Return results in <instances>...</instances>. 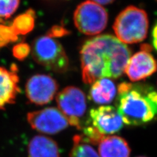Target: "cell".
<instances>
[{
	"mask_svg": "<svg viewBox=\"0 0 157 157\" xmlns=\"http://www.w3.org/2000/svg\"><path fill=\"white\" fill-rule=\"evenodd\" d=\"M131 55L126 44L109 34L88 39L80 51L83 82L93 84L100 78L121 77Z\"/></svg>",
	"mask_w": 157,
	"mask_h": 157,
	"instance_id": "cell-1",
	"label": "cell"
},
{
	"mask_svg": "<svg viewBox=\"0 0 157 157\" xmlns=\"http://www.w3.org/2000/svg\"><path fill=\"white\" fill-rule=\"evenodd\" d=\"M117 110L125 124L140 126L157 117V92L145 83L123 82L117 88Z\"/></svg>",
	"mask_w": 157,
	"mask_h": 157,
	"instance_id": "cell-2",
	"label": "cell"
},
{
	"mask_svg": "<svg viewBox=\"0 0 157 157\" xmlns=\"http://www.w3.org/2000/svg\"><path fill=\"white\" fill-rule=\"evenodd\" d=\"M113 28L117 38L124 44L143 41L147 36L149 18L144 9L130 6L125 8L115 19Z\"/></svg>",
	"mask_w": 157,
	"mask_h": 157,
	"instance_id": "cell-3",
	"label": "cell"
},
{
	"mask_svg": "<svg viewBox=\"0 0 157 157\" xmlns=\"http://www.w3.org/2000/svg\"><path fill=\"white\" fill-rule=\"evenodd\" d=\"M32 55L35 61L47 70L56 73L67 70L69 60L64 48L55 38L47 35L35 39Z\"/></svg>",
	"mask_w": 157,
	"mask_h": 157,
	"instance_id": "cell-4",
	"label": "cell"
},
{
	"mask_svg": "<svg viewBox=\"0 0 157 157\" xmlns=\"http://www.w3.org/2000/svg\"><path fill=\"white\" fill-rule=\"evenodd\" d=\"M78 30L87 36H94L104 31L108 22L106 10L90 0L78 5L73 15Z\"/></svg>",
	"mask_w": 157,
	"mask_h": 157,
	"instance_id": "cell-5",
	"label": "cell"
},
{
	"mask_svg": "<svg viewBox=\"0 0 157 157\" xmlns=\"http://www.w3.org/2000/svg\"><path fill=\"white\" fill-rule=\"evenodd\" d=\"M56 100L58 109L67 118L69 124L81 129V119L86 110L85 93L75 86H67L58 93Z\"/></svg>",
	"mask_w": 157,
	"mask_h": 157,
	"instance_id": "cell-6",
	"label": "cell"
},
{
	"mask_svg": "<svg viewBox=\"0 0 157 157\" xmlns=\"http://www.w3.org/2000/svg\"><path fill=\"white\" fill-rule=\"evenodd\" d=\"M27 121L33 130L47 134H55L68 126L67 118L55 107L29 112L27 114Z\"/></svg>",
	"mask_w": 157,
	"mask_h": 157,
	"instance_id": "cell-7",
	"label": "cell"
},
{
	"mask_svg": "<svg viewBox=\"0 0 157 157\" xmlns=\"http://www.w3.org/2000/svg\"><path fill=\"white\" fill-rule=\"evenodd\" d=\"M58 90L55 78L48 75L36 74L28 80L25 86L26 96L32 104L43 105L50 103Z\"/></svg>",
	"mask_w": 157,
	"mask_h": 157,
	"instance_id": "cell-8",
	"label": "cell"
},
{
	"mask_svg": "<svg viewBox=\"0 0 157 157\" xmlns=\"http://www.w3.org/2000/svg\"><path fill=\"white\" fill-rule=\"evenodd\" d=\"M151 51L149 44H143L140 51L130 57L124 72L131 81L145 80L157 71V60Z\"/></svg>",
	"mask_w": 157,
	"mask_h": 157,
	"instance_id": "cell-9",
	"label": "cell"
},
{
	"mask_svg": "<svg viewBox=\"0 0 157 157\" xmlns=\"http://www.w3.org/2000/svg\"><path fill=\"white\" fill-rule=\"evenodd\" d=\"M89 116L91 126L104 136L116 133L123 127V120L117 109L113 106L94 108L90 110Z\"/></svg>",
	"mask_w": 157,
	"mask_h": 157,
	"instance_id": "cell-10",
	"label": "cell"
},
{
	"mask_svg": "<svg viewBox=\"0 0 157 157\" xmlns=\"http://www.w3.org/2000/svg\"><path fill=\"white\" fill-rule=\"evenodd\" d=\"M17 66L13 64L11 70L0 66V110H5L9 105L15 103L21 92Z\"/></svg>",
	"mask_w": 157,
	"mask_h": 157,
	"instance_id": "cell-11",
	"label": "cell"
},
{
	"mask_svg": "<svg viewBox=\"0 0 157 157\" xmlns=\"http://www.w3.org/2000/svg\"><path fill=\"white\" fill-rule=\"evenodd\" d=\"M98 151L100 157H130V148L127 141L121 137H104L100 142Z\"/></svg>",
	"mask_w": 157,
	"mask_h": 157,
	"instance_id": "cell-12",
	"label": "cell"
},
{
	"mask_svg": "<svg viewBox=\"0 0 157 157\" xmlns=\"http://www.w3.org/2000/svg\"><path fill=\"white\" fill-rule=\"evenodd\" d=\"M28 157H60L56 142L51 137L36 136L28 146Z\"/></svg>",
	"mask_w": 157,
	"mask_h": 157,
	"instance_id": "cell-13",
	"label": "cell"
},
{
	"mask_svg": "<svg viewBox=\"0 0 157 157\" xmlns=\"http://www.w3.org/2000/svg\"><path fill=\"white\" fill-rule=\"evenodd\" d=\"M117 92L116 86L112 80L107 78H100L91 86L90 99L97 104H108L114 100Z\"/></svg>",
	"mask_w": 157,
	"mask_h": 157,
	"instance_id": "cell-14",
	"label": "cell"
},
{
	"mask_svg": "<svg viewBox=\"0 0 157 157\" xmlns=\"http://www.w3.org/2000/svg\"><path fill=\"white\" fill-rule=\"evenodd\" d=\"M36 13L32 9H28L13 20L11 26L17 35H26L32 32L35 26Z\"/></svg>",
	"mask_w": 157,
	"mask_h": 157,
	"instance_id": "cell-15",
	"label": "cell"
},
{
	"mask_svg": "<svg viewBox=\"0 0 157 157\" xmlns=\"http://www.w3.org/2000/svg\"><path fill=\"white\" fill-rule=\"evenodd\" d=\"M70 157H100L96 150L80 135L73 137V145Z\"/></svg>",
	"mask_w": 157,
	"mask_h": 157,
	"instance_id": "cell-16",
	"label": "cell"
},
{
	"mask_svg": "<svg viewBox=\"0 0 157 157\" xmlns=\"http://www.w3.org/2000/svg\"><path fill=\"white\" fill-rule=\"evenodd\" d=\"M17 39L18 35L11 26L0 24V48L17 41Z\"/></svg>",
	"mask_w": 157,
	"mask_h": 157,
	"instance_id": "cell-17",
	"label": "cell"
},
{
	"mask_svg": "<svg viewBox=\"0 0 157 157\" xmlns=\"http://www.w3.org/2000/svg\"><path fill=\"white\" fill-rule=\"evenodd\" d=\"M20 0H0V18H9L15 13Z\"/></svg>",
	"mask_w": 157,
	"mask_h": 157,
	"instance_id": "cell-18",
	"label": "cell"
},
{
	"mask_svg": "<svg viewBox=\"0 0 157 157\" xmlns=\"http://www.w3.org/2000/svg\"><path fill=\"white\" fill-rule=\"evenodd\" d=\"M31 52V47L26 43H20L14 46L13 55L17 60L22 61L26 58Z\"/></svg>",
	"mask_w": 157,
	"mask_h": 157,
	"instance_id": "cell-19",
	"label": "cell"
},
{
	"mask_svg": "<svg viewBox=\"0 0 157 157\" xmlns=\"http://www.w3.org/2000/svg\"><path fill=\"white\" fill-rule=\"evenodd\" d=\"M69 31L62 26H54L48 31L47 35L51 37H60L67 36Z\"/></svg>",
	"mask_w": 157,
	"mask_h": 157,
	"instance_id": "cell-20",
	"label": "cell"
},
{
	"mask_svg": "<svg viewBox=\"0 0 157 157\" xmlns=\"http://www.w3.org/2000/svg\"><path fill=\"white\" fill-rule=\"evenodd\" d=\"M152 43L155 50L157 51V22L155 24V25L152 29Z\"/></svg>",
	"mask_w": 157,
	"mask_h": 157,
	"instance_id": "cell-21",
	"label": "cell"
},
{
	"mask_svg": "<svg viewBox=\"0 0 157 157\" xmlns=\"http://www.w3.org/2000/svg\"><path fill=\"white\" fill-rule=\"evenodd\" d=\"M115 0H92V2H95L99 5H108L113 3Z\"/></svg>",
	"mask_w": 157,
	"mask_h": 157,
	"instance_id": "cell-22",
	"label": "cell"
},
{
	"mask_svg": "<svg viewBox=\"0 0 157 157\" xmlns=\"http://www.w3.org/2000/svg\"><path fill=\"white\" fill-rule=\"evenodd\" d=\"M138 157H146V156H138Z\"/></svg>",
	"mask_w": 157,
	"mask_h": 157,
	"instance_id": "cell-23",
	"label": "cell"
}]
</instances>
